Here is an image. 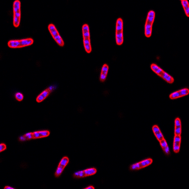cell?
I'll use <instances>...</instances> for the list:
<instances>
[{"mask_svg": "<svg viewBox=\"0 0 189 189\" xmlns=\"http://www.w3.org/2000/svg\"><path fill=\"white\" fill-rule=\"evenodd\" d=\"M82 35L85 50L86 52L89 54L92 51V47L90 41L89 26L87 24H85L82 26Z\"/></svg>", "mask_w": 189, "mask_h": 189, "instance_id": "cell-1", "label": "cell"}, {"mask_svg": "<svg viewBox=\"0 0 189 189\" xmlns=\"http://www.w3.org/2000/svg\"><path fill=\"white\" fill-rule=\"evenodd\" d=\"M33 43L34 40L33 39L31 38H25L23 39L9 41L8 43V45L11 48H19L32 45Z\"/></svg>", "mask_w": 189, "mask_h": 189, "instance_id": "cell-2", "label": "cell"}, {"mask_svg": "<svg viewBox=\"0 0 189 189\" xmlns=\"http://www.w3.org/2000/svg\"><path fill=\"white\" fill-rule=\"evenodd\" d=\"M155 18V13L153 10H150L147 13L145 25V35L147 38L152 35V26Z\"/></svg>", "mask_w": 189, "mask_h": 189, "instance_id": "cell-3", "label": "cell"}, {"mask_svg": "<svg viewBox=\"0 0 189 189\" xmlns=\"http://www.w3.org/2000/svg\"><path fill=\"white\" fill-rule=\"evenodd\" d=\"M13 24L15 27H18L20 25L21 19V3L19 0H16L13 4Z\"/></svg>", "mask_w": 189, "mask_h": 189, "instance_id": "cell-4", "label": "cell"}, {"mask_svg": "<svg viewBox=\"0 0 189 189\" xmlns=\"http://www.w3.org/2000/svg\"><path fill=\"white\" fill-rule=\"evenodd\" d=\"M151 70L158 75L159 76L163 79L164 80L167 81L169 83L172 84L174 82V79L170 75L168 74L167 72L162 70L161 68L159 67L156 64L153 63L150 66Z\"/></svg>", "mask_w": 189, "mask_h": 189, "instance_id": "cell-5", "label": "cell"}, {"mask_svg": "<svg viewBox=\"0 0 189 189\" xmlns=\"http://www.w3.org/2000/svg\"><path fill=\"white\" fill-rule=\"evenodd\" d=\"M124 22L121 18L117 19L116 23L115 30V39L117 45H122L124 43V33H123Z\"/></svg>", "mask_w": 189, "mask_h": 189, "instance_id": "cell-6", "label": "cell"}, {"mask_svg": "<svg viewBox=\"0 0 189 189\" xmlns=\"http://www.w3.org/2000/svg\"><path fill=\"white\" fill-rule=\"evenodd\" d=\"M48 28L50 33L52 35V37L54 39L55 42L57 43L58 45L59 46H62V47L64 45V41L62 39V37L60 36V34L57 30L55 26L53 24H50L49 25Z\"/></svg>", "mask_w": 189, "mask_h": 189, "instance_id": "cell-7", "label": "cell"}, {"mask_svg": "<svg viewBox=\"0 0 189 189\" xmlns=\"http://www.w3.org/2000/svg\"><path fill=\"white\" fill-rule=\"evenodd\" d=\"M152 159L148 158L142 160L141 162L136 163L131 165L130 169L132 170H138L150 165L152 163Z\"/></svg>", "mask_w": 189, "mask_h": 189, "instance_id": "cell-8", "label": "cell"}, {"mask_svg": "<svg viewBox=\"0 0 189 189\" xmlns=\"http://www.w3.org/2000/svg\"><path fill=\"white\" fill-rule=\"evenodd\" d=\"M69 158L67 157V156H64L62 159V160H61L60 163L59 164L57 171H56L55 173H54V176L56 177L57 178V177H59L61 176L64 168L66 167L68 164L69 163Z\"/></svg>", "mask_w": 189, "mask_h": 189, "instance_id": "cell-9", "label": "cell"}, {"mask_svg": "<svg viewBox=\"0 0 189 189\" xmlns=\"http://www.w3.org/2000/svg\"><path fill=\"white\" fill-rule=\"evenodd\" d=\"M189 90L187 88L182 89L178 91H176L170 94L169 97L171 99H175L185 97L189 94Z\"/></svg>", "mask_w": 189, "mask_h": 189, "instance_id": "cell-10", "label": "cell"}, {"mask_svg": "<svg viewBox=\"0 0 189 189\" xmlns=\"http://www.w3.org/2000/svg\"><path fill=\"white\" fill-rule=\"evenodd\" d=\"M53 89L52 87H50L45 90H44L40 94L36 97V101L37 102L40 103L43 101L47 97H48L50 93L52 92Z\"/></svg>", "mask_w": 189, "mask_h": 189, "instance_id": "cell-11", "label": "cell"}, {"mask_svg": "<svg viewBox=\"0 0 189 189\" xmlns=\"http://www.w3.org/2000/svg\"><path fill=\"white\" fill-rule=\"evenodd\" d=\"M181 142V136H175L173 140V151L176 153H179L180 151V145Z\"/></svg>", "mask_w": 189, "mask_h": 189, "instance_id": "cell-12", "label": "cell"}, {"mask_svg": "<svg viewBox=\"0 0 189 189\" xmlns=\"http://www.w3.org/2000/svg\"><path fill=\"white\" fill-rule=\"evenodd\" d=\"M33 134L34 139H36V138L47 137L50 135V132L47 130H45V131L33 132Z\"/></svg>", "mask_w": 189, "mask_h": 189, "instance_id": "cell-13", "label": "cell"}, {"mask_svg": "<svg viewBox=\"0 0 189 189\" xmlns=\"http://www.w3.org/2000/svg\"><path fill=\"white\" fill-rule=\"evenodd\" d=\"M152 130H153V132L154 133L156 137V138L157 140L159 141V142L163 140L164 137L163 135L160 131V129L158 127V126L156 125H154L152 127Z\"/></svg>", "mask_w": 189, "mask_h": 189, "instance_id": "cell-14", "label": "cell"}, {"mask_svg": "<svg viewBox=\"0 0 189 189\" xmlns=\"http://www.w3.org/2000/svg\"><path fill=\"white\" fill-rule=\"evenodd\" d=\"M109 70V67L107 65V64H104L102 68L100 74V80L101 82H104L106 80V77H107V73Z\"/></svg>", "mask_w": 189, "mask_h": 189, "instance_id": "cell-15", "label": "cell"}, {"mask_svg": "<svg viewBox=\"0 0 189 189\" xmlns=\"http://www.w3.org/2000/svg\"><path fill=\"white\" fill-rule=\"evenodd\" d=\"M159 142H160V145L162 147V150H163L164 152L165 153V154L167 155L170 154L169 147L168 146L167 141H165V139L164 138L163 140L160 141Z\"/></svg>", "mask_w": 189, "mask_h": 189, "instance_id": "cell-16", "label": "cell"}, {"mask_svg": "<svg viewBox=\"0 0 189 189\" xmlns=\"http://www.w3.org/2000/svg\"><path fill=\"white\" fill-rule=\"evenodd\" d=\"M83 173L84 177L90 176L96 174L97 170L94 168H91L89 169H86V170H82Z\"/></svg>", "mask_w": 189, "mask_h": 189, "instance_id": "cell-17", "label": "cell"}, {"mask_svg": "<svg viewBox=\"0 0 189 189\" xmlns=\"http://www.w3.org/2000/svg\"><path fill=\"white\" fill-rule=\"evenodd\" d=\"M181 3L185 10V13L187 17H189V4L187 0H182Z\"/></svg>", "mask_w": 189, "mask_h": 189, "instance_id": "cell-18", "label": "cell"}, {"mask_svg": "<svg viewBox=\"0 0 189 189\" xmlns=\"http://www.w3.org/2000/svg\"><path fill=\"white\" fill-rule=\"evenodd\" d=\"M15 97L16 100H18L19 101H22L24 98L23 94L20 92L16 93L15 94Z\"/></svg>", "mask_w": 189, "mask_h": 189, "instance_id": "cell-19", "label": "cell"}, {"mask_svg": "<svg viewBox=\"0 0 189 189\" xmlns=\"http://www.w3.org/2000/svg\"><path fill=\"white\" fill-rule=\"evenodd\" d=\"M25 138L27 140H31L32 139H34V136H33V132H29L26 133L24 135Z\"/></svg>", "mask_w": 189, "mask_h": 189, "instance_id": "cell-20", "label": "cell"}, {"mask_svg": "<svg viewBox=\"0 0 189 189\" xmlns=\"http://www.w3.org/2000/svg\"><path fill=\"white\" fill-rule=\"evenodd\" d=\"M182 132V127H175V136H181Z\"/></svg>", "mask_w": 189, "mask_h": 189, "instance_id": "cell-21", "label": "cell"}, {"mask_svg": "<svg viewBox=\"0 0 189 189\" xmlns=\"http://www.w3.org/2000/svg\"><path fill=\"white\" fill-rule=\"evenodd\" d=\"M182 127L181 120L179 118H176L175 120V127Z\"/></svg>", "mask_w": 189, "mask_h": 189, "instance_id": "cell-22", "label": "cell"}, {"mask_svg": "<svg viewBox=\"0 0 189 189\" xmlns=\"http://www.w3.org/2000/svg\"><path fill=\"white\" fill-rule=\"evenodd\" d=\"M6 148H7V147H6L5 144H4V143H1L0 145V152H1L4 151V150H6Z\"/></svg>", "mask_w": 189, "mask_h": 189, "instance_id": "cell-23", "label": "cell"}, {"mask_svg": "<svg viewBox=\"0 0 189 189\" xmlns=\"http://www.w3.org/2000/svg\"><path fill=\"white\" fill-rule=\"evenodd\" d=\"M94 187H93L92 186H89V187L86 188L85 189H94Z\"/></svg>", "mask_w": 189, "mask_h": 189, "instance_id": "cell-24", "label": "cell"}, {"mask_svg": "<svg viewBox=\"0 0 189 189\" xmlns=\"http://www.w3.org/2000/svg\"><path fill=\"white\" fill-rule=\"evenodd\" d=\"M4 188L5 189H14L13 187H10V186H5Z\"/></svg>", "mask_w": 189, "mask_h": 189, "instance_id": "cell-25", "label": "cell"}]
</instances>
